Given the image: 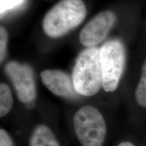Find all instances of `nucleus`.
<instances>
[{
    "instance_id": "9d476101",
    "label": "nucleus",
    "mask_w": 146,
    "mask_h": 146,
    "mask_svg": "<svg viewBox=\"0 0 146 146\" xmlns=\"http://www.w3.org/2000/svg\"><path fill=\"white\" fill-rule=\"evenodd\" d=\"M135 99L139 105L146 108V60L142 66L141 78L135 90Z\"/></svg>"
},
{
    "instance_id": "6e6552de",
    "label": "nucleus",
    "mask_w": 146,
    "mask_h": 146,
    "mask_svg": "<svg viewBox=\"0 0 146 146\" xmlns=\"http://www.w3.org/2000/svg\"><path fill=\"white\" fill-rule=\"evenodd\" d=\"M29 146H60L54 133L47 126L39 125L33 132Z\"/></svg>"
},
{
    "instance_id": "f257e3e1",
    "label": "nucleus",
    "mask_w": 146,
    "mask_h": 146,
    "mask_svg": "<svg viewBox=\"0 0 146 146\" xmlns=\"http://www.w3.org/2000/svg\"><path fill=\"white\" fill-rule=\"evenodd\" d=\"M86 15L83 0H60L45 15L43 29L50 37H60L81 25Z\"/></svg>"
},
{
    "instance_id": "ddd939ff",
    "label": "nucleus",
    "mask_w": 146,
    "mask_h": 146,
    "mask_svg": "<svg viewBox=\"0 0 146 146\" xmlns=\"http://www.w3.org/2000/svg\"><path fill=\"white\" fill-rule=\"evenodd\" d=\"M0 146H14L12 137L3 129H1L0 130Z\"/></svg>"
},
{
    "instance_id": "20e7f679",
    "label": "nucleus",
    "mask_w": 146,
    "mask_h": 146,
    "mask_svg": "<svg viewBox=\"0 0 146 146\" xmlns=\"http://www.w3.org/2000/svg\"><path fill=\"white\" fill-rule=\"evenodd\" d=\"M103 88L107 92L117 89L126 64V50L120 39L106 42L100 48Z\"/></svg>"
},
{
    "instance_id": "1a4fd4ad",
    "label": "nucleus",
    "mask_w": 146,
    "mask_h": 146,
    "mask_svg": "<svg viewBox=\"0 0 146 146\" xmlns=\"http://www.w3.org/2000/svg\"><path fill=\"white\" fill-rule=\"evenodd\" d=\"M13 106V98L8 85L1 83L0 85V116L3 117L10 112Z\"/></svg>"
},
{
    "instance_id": "7ed1b4c3",
    "label": "nucleus",
    "mask_w": 146,
    "mask_h": 146,
    "mask_svg": "<svg viewBox=\"0 0 146 146\" xmlns=\"http://www.w3.org/2000/svg\"><path fill=\"white\" fill-rule=\"evenodd\" d=\"M73 125L83 146H102L106 135V125L102 113L92 106H85L75 113Z\"/></svg>"
},
{
    "instance_id": "9b49d317",
    "label": "nucleus",
    "mask_w": 146,
    "mask_h": 146,
    "mask_svg": "<svg viewBox=\"0 0 146 146\" xmlns=\"http://www.w3.org/2000/svg\"><path fill=\"white\" fill-rule=\"evenodd\" d=\"M8 43V33L4 27H0V61L4 60L7 54V47Z\"/></svg>"
},
{
    "instance_id": "423d86ee",
    "label": "nucleus",
    "mask_w": 146,
    "mask_h": 146,
    "mask_svg": "<svg viewBox=\"0 0 146 146\" xmlns=\"http://www.w3.org/2000/svg\"><path fill=\"white\" fill-rule=\"evenodd\" d=\"M116 20L114 12L103 11L98 14L83 27L79 35L82 45L87 47H94L106 37Z\"/></svg>"
},
{
    "instance_id": "f8f14e48",
    "label": "nucleus",
    "mask_w": 146,
    "mask_h": 146,
    "mask_svg": "<svg viewBox=\"0 0 146 146\" xmlns=\"http://www.w3.org/2000/svg\"><path fill=\"white\" fill-rule=\"evenodd\" d=\"M25 0H0V14L1 16L14 8L19 6Z\"/></svg>"
},
{
    "instance_id": "4468645a",
    "label": "nucleus",
    "mask_w": 146,
    "mask_h": 146,
    "mask_svg": "<svg viewBox=\"0 0 146 146\" xmlns=\"http://www.w3.org/2000/svg\"><path fill=\"white\" fill-rule=\"evenodd\" d=\"M118 146H135L133 143H131V142L129 141H124L122 142L121 143H120Z\"/></svg>"
},
{
    "instance_id": "f03ea898",
    "label": "nucleus",
    "mask_w": 146,
    "mask_h": 146,
    "mask_svg": "<svg viewBox=\"0 0 146 146\" xmlns=\"http://www.w3.org/2000/svg\"><path fill=\"white\" fill-rule=\"evenodd\" d=\"M72 78L78 94L92 96L103 87V78L100 58V49L88 47L76 59Z\"/></svg>"
},
{
    "instance_id": "0eeeda50",
    "label": "nucleus",
    "mask_w": 146,
    "mask_h": 146,
    "mask_svg": "<svg viewBox=\"0 0 146 146\" xmlns=\"http://www.w3.org/2000/svg\"><path fill=\"white\" fill-rule=\"evenodd\" d=\"M41 78L44 86L56 96L72 98L78 94L73 85L72 78L62 70H45L41 73Z\"/></svg>"
},
{
    "instance_id": "39448f33",
    "label": "nucleus",
    "mask_w": 146,
    "mask_h": 146,
    "mask_svg": "<svg viewBox=\"0 0 146 146\" xmlns=\"http://www.w3.org/2000/svg\"><path fill=\"white\" fill-rule=\"evenodd\" d=\"M5 70L15 88L18 100L25 104L33 102L36 86L32 68L25 64L12 61L7 64Z\"/></svg>"
}]
</instances>
